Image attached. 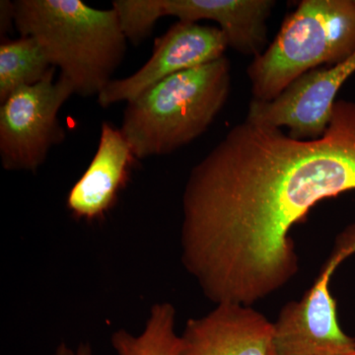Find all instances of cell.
<instances>
[{
	"label": "cell",
	"instance_id": "1",
	"mask_svg": "<svg viewBox=\"0 0 355 355\" xmlns=\"http://www.w3.org/2000/svg\"><path fill=\"white\" fill-rule=\"evenodd\" d=\"M355 190V103L336 101L323 137L296 139L245 120L184 184L182 263L216 304L253 306L299 270L291 228Z\"/></svg>",
	"mask_w": 355,
	"mask_h": 355
},
{
	"label": "cell",
	"instance_id": "2",
	"mask_svg": "<svg viewBox=\"0 0 355 355\" xmlns=\"http://www.w3.org/2000/svg\"><path fill=\"white\" fill-rule=\"evenodd\" d=\"M14 26L41 44L74 94L99 95L125 58L127 42L113 8L80 0H16Z\"/></svg>",
	"mask_w": 355,
	"mask_h": 355
},
{
	"label": "cell",
	"instance_id": "3",
	"mask_svg": "<svg viewBox=\"0 0 355 355\" xmlns=\"http://www.w3.org/2000/svg\"><path fill=\"white\" fill-rule=\"evenodd\" d=\"M227 58L184 70L128 102L121 130L137 159L168 155L207 132L230 92Z\"/></svg>",
	"mask_w": 355,
	"mask_h": 355
},
{
	"label": "cell",
	"instance_id": "4",
	"mask_svg": "<svg viewBox=\"0 0 355 355\" xmlns=\"http://www.w3.org/2000/svg\"><path fill=\"white\" fill-rule=\"evenodd\" d=\"M354 51L355 0H303L248 67L254 99L272 101L306 72Z\"/></svg>",
	"mask_w": 355,
	"mask_h": 355
},
{
	"label": "cell",
	"instance_id": "5",
	"mask_svg": "<svg viewBox=\"0 0 355 355\" xmlns=\"http://www.w3.org/2000/svg\"><path fill=\"white\" fill-rule=\"evenodd\" d=\"M43 80L16 90L0 106V159L6 171L36 173L51 149L67 137L58 112L74 94L67 79Z\"/></svg>",
	"mask_w": 355,
	"mask_h": 355
},
{
	"label": "cell",
	"instance_id": "6",
	"mask_svg": "<svg viewBox=\"0 0 355 355\" xmlns=\"http://www.w3.org/2000/svg\"><path fill=\"white\" fill-rule=\"evenodd\" d=\"M345 258L334 250L314 286L299 301L287 303L272 323L273 355H342L355 350V338L340 328L330 282Z\"/></svg>",
	"mask_w": 355,
	"mask_h": 355
},
{
	"label": "cell",
	"instance_id": "7",
	"mask_svg": "<svg viewBox=\"0 0 355 355\" xmlns=\"http://www.w3.org/2000/svg\"><path fill=\"white\" fill-rule=\"evenodd\" d=\"M354 72L355 51L338 64L306 72L272 101L252 100L246 120L287 128L293 139H320L333 116L336 94Z\"/></svg>",
	"mask_w": 355,
	"mask_h": 355
},
{
	"label": "cell",
	"instance_id": "8",
	"mask_svg": "<svg viewBox=\"0 0 355 355\" xmlns=\"http://www.w3.org/2000/svg\"><path fill=\"white\" fill-rule=\"evenodd\" d=\"M227 41L219 28L197 23H175L154 43L153 55L132 76L113 79L100 93L98 104L108 108L130 102L168 77L224 57Z\"/></svg>",
	"mask_w": 355,
	"mask_h": 355
},
{
	"label": "cell",
	"instance_id": "9",
	"mask_svg": "<svg viewBox=\"0 0 355 355\" xmlns=\"http://www.w3.org/2000/svg\"><path fill=\"white\" fill-rule=\"evenodd\" d=\"M272 322L252 306L222 303L190 319L179 355H272Z\"/></svg>",
	"mask_w": 355,
	"mask_h": 355
},
{
	"label": "cell",
	"instance_id": "10",
	"mask_svg": "<svg viewBox=\"0 0 355 355\" xmlns=\"http://www.w3.org/2000/svg\"><path fill=\"white\" fill-rule=\"evenodd\" d=\"M137 160L121 128L104 121L94 157L67 196V209L73 218L104 219L130 182Z\"/></svg>",
	"mask_w": 355,
	"mask_h": 355
},
{
	"label": "cell",
	"instance_id": "11",
	"mask_svg": "<svg viewBox=\"0 0 355 355\" xmlns=\"http://www.w3.org/2000/svg\"><path fill=\"white\" fill-rule=\"evenodd\" d=\"M165 16L183 22L211 20L219 25L228 46L246 55L258 57L268 40L266 21L272 0H163Z\"/></svg>",
	"mask_w": 355,
	"mask_h": 355
},
{
	"label": "cell",
	"instance_id": "12",
	"mask_svg": "<svg viewBox=\"0 0 355 355\" xmlns=\"http://www.w3.org/2000/svg\"><path fill=\"white\" fill-rule=\"evenodd\" d=\"M53 67L43 46L33 37L4 40L0 44V102L18 89L43 80Z\"/></svg>",
	"mask_w": 355,
	"mask_h": 355
},
{
	"label": "cell",
	"instance_id": "13",
	"mask_svg": "<svg viewBox=\"0 0 355 355\" xmlns=\"http://www.w3.org/2000/svg\"><path fill=\"white\" fill-rule=\"evenodd\" d=\"M175 322L174 306L157 303L151 307L146 327L139 336L121 329L112 335V345L118 355H179L182 338L175 331Z\"/></svg>",
	"mask_w": 355,
	"mask_h": 355
},
{
	"label": "cell",
	"instance_id": "14",
	"mask_svg": "<svg viewBox=\"0 0 355 355\" xmlns=\"http://www.w3.org/2000/svg\"><path fill=\"white\" fill-rule=\"evenodd\" d=\"M121 32L128 41L139 44L153 34L156 23L165 17L163 0H114Z\"/></svg>",
	"mask_w": 355,
	"mask_h": 355
},
{
	"label": "cell",
	"instance_id": "15",
	"mask_svg": "<svg viewBox=\"0 0 355 355\" xmlns=\"http://www.w3.org/2000/svg\"><path fill=\"white\" fill-rule=\"evenodd\" d=\"M14 25V6L13 1L2 0L0 2V30L1 36L6 34Z\"/></svg>",
	"mask_w": 355,
	"mask_h": 355
},
{
	"label": "cell",
	"instance_id": "16",
	"mask_svg": "<svg viewBox=\"0 0 355 355\" xmlns=\"http://www.w3.org/2000/svg\"><path fill=\"white\" fill-rule=\"evenodd\" d=\"M55 355H94V354H93L92 349H91V345L88 343H81L76 352L62 343L58 345Z\"/></svg>",
	"mask_w": 355,
	"mask_h": 355
},
{
	"label": "cell",
	"instance_id": "17",
	"mask_svg": "<svg viewBox=\"0 0 355 355\" xmlns=\"http://www.w3.org/2000/svg\"><path fill=\"white\" fill-rule=\"evenodd\" d=\"M342 355H355V350H352V352H347V354H342Z\"/></svg>",
	"mask_w": 355,
	"mask_h": 355
},
{
	"label": "cell",
	"instance_id": "18",
	"mask_svg": "<svg viewBox=\"0 0 355 355\" xmlns=\"http://www.w3.org/2000/svg\"><path fill=\"white\" fill-rule=\"evenodd\" d=\"M272 355H273L272 352Z\"/></svg>",
	"mask_w": 355,
	"mask_h": 355
}]
</instances>
